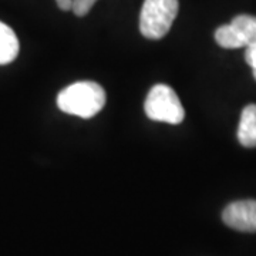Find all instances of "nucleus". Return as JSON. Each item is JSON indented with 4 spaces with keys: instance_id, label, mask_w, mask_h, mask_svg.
Segmentation results:
<instances>
[{
    "instance_id": "6e6552de",
    "label": "nucleus",
    "mask_w": 256,
    "mask_h": 256,
    "mask_svg": "<svg viewBox=\"0 0 256 256\" xmlns=\"http://www.w3.org/2000/svg\"><path fill=\"white\" fill-rule=\"evenodd\" d=\"M97 0H73V3H72V12H73L76 16H86L92 8L94 6V3H96Z\"/></svg>"
},
{
    "instance_id": "f257e3e1",
    "label": "nucleus",
    "mask_w": 256,
    "mask_h": 256,
    "mask_svg": "<svg viewBox=\"0 0 256 256\" xmlns=\"http://www.w3.org/2000/svg\"><path fill=\"white\" fill-rule=\"evenodd\" d=\"M106 104V92L94 82H78L66 87L57 96L58 108L70 116L92 118Z\"/></svg>"
},
{
    "instance_id": "f03ea898",
    "label": "nucleus",
    "mask_w": 256,
    "mask_h": 256,
    "mask_svg": "<svg viewBox=\"0 0 256 256\" xmlns=\"http://www.w3.org/2000/svg\"><path fill=\"white\" fill-rule=\"evenodd\" d=\"M178 0H146L140 13V32L151 40L168 34L178 14Z\"/></svg>"
},
{
    "instance_id": "7ed1b4c3",
    "label": "nucleus",
    "mask_w": 256,
    "mask_h": 256,
    "mask_svg": "<svg viewBox=\"0 0 256 256\" xmlns=\"http://www.w3.org/2000/svg\"><path fill=\"white\" fill-rule=\"evenodd\" d=\"M144 110L150 120L168 122L172 126L182 122L185 117V111L176 92L165 84H156L150 90Z\"/></svg>"
},
{
    "instance_id": "1a4fd4ad",
    "label": "nucleus",
    "mask_w": 256,
    "mask_h": 256,
    "mask_svg": "<svg viewBox=\"0 0 256 256\" xmlns=\"http://www.w3.org/2000/svg\"><path fill=\"white\" fill-rule=\"evenodd\" d=\"M245 60H246V63L252 67V70H254V77H255L256 80V43L246 47V50H245Z\"/></svg>"
},
{
    "instance_id": "9d476101",
    "label": "nucleus",
    "mask_w": 256,
    "mask_h": 256,
    "mask_svg": "<svg viewBox=\"0 0 256 256\" xmlns=\"http://www.w3.org/2000/svg\"><path fill=\"white\" fill-rule=\"evenodd\" d=\"M56 2H57L58 9L64 10V12L72 10V3H73V0H56Z\"/></svg>"
},
{
    "instance_id": "423d86ee",
    "label": "nucleus",
    "mask_w": 256,
    "mask_h": 256,
    "mask_svg": "<svg viewBox=\"0 0 256 256\" xmlns=\"http://www.w3.org/2000/svg\"><path fill=\"white\" fill-rule=\"evenodd\" d=\"M242 47L256 43V18L249 14H239L229 23Z\"/></svg>"
},
{
    "instance_id": "20e7f679",
    "label": "nucleus",
    "mask_w": 256,
    "mask_h": 256,
    "mask_svg": "<svg viewBox=\"0 0 256 256\" xmlns=\"http://www.w3.org/2000/svg\"><path fill=\"white\" fill-rule=\"evenodd\" d=\"M222 220L229 228L239 232H256V201L245 200L229 204L222 212Z\"/></svg>"
},
{
    "instance_id": "0eeeda50",
    "label": "nucleus",
    "mask_w": 256,
    "mask_h": 256,
    "mask_svg": "<svg viewBox=\"0 0 256 256\" xmlns=\"http://www.w3.org/2000/svg\"><path fill=\"white\" fill-rule=\"evenodd\" d=\"M18 38L12 28L0 22V66L12 63L18 56Z\"/></svg>"
},
{
    "instance_id": "39448f33",
    "label": "nucleus",
    "mask_w": 256,
    "mask_h": 256,
    "mask_svg": "<svg viewBox=\"0 0 256 256\" xmlns=\"http://www.w3.org/2000/svg\"><path fill=\"white\" fill-rule=\"evenodd\" d=\"M238 140L246 148L256 146V104H249L242 110L238 127Z\"/></svg>"
}]
</instances>
